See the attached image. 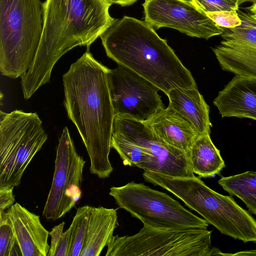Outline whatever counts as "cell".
I'll list each match as a JSON object with an SVG mask.
<instances>
[{"mask_svg":"<svg viewBox=\"0 0 256 256\" xmlns=\"http://www.w3.org/2000/svg\"><path fill=\"white\" fill-rule=\"evenodd\" d=\"M108 70L88 49L62 76L68 117L85 146L90 173L100 178H108L113 171L109 154L114 114Z\"/></svg>","mask_w":256,"mask_h":256,"instance_id":"1","label":"cell"},{"mask_svg":"<svg viewBox=\"0 0 256 256\" xmlns=\"http://www.w3.org/2000/svg\"><path fill=\"white\" fill-rule=\"evenodd\" d=\"M104 0H46L42 3V32L34 59L20 84L25 99L50 82L52 70L66 52L88 48L116 20Z\"/></svg>","mask_w":256,"mask_h":256,"instance_id":"2","label":"cell"},{"mask_svg":"<svg viewBox=\"0 0 256 256\" xmlns=\"http://www.w3.org/2000/svg\"><path fill=\"white\" fill-rule=\"evenodd\" d=\"M107 56L151 82L166 95L197 87L190 72L146 21L124 16L100 36Z\"/></svg>","mask_w":256,"mask_h":256,"instance_id":"3","label":"cell"},{"mask_svg":"<svg viewBox=\"0 0 256 256\" xmlns=\"http://www.w3.org/2000/svg\"><path fill=\"white\" fill-rule=\"evenodd\" d=\"M158 186L170 192L222 234L244 242H256V220L230 196L213 190L198 177L160 174Z\"/></svg>","mask_w":256,"mask_h":256,"instance_id":"4","label":"cell"},{"mask_svg":"<svg viewBox=\"0 0 256 256\" xmlns=\"http://www.w3.org/2000/svg\"><path fill=\"white\" fill-rule=\"evenodd\" d=\"M42 32L40 0H0V70L21 77L32 63Z\"/></svg>","mask_w":256,"mask_h":256,"instance_id":"5","label":"cell"},{"mask_svg":"<svg viewBox=\"0 0 256 256\" xmlns=\"http://www.w3.org/2000/svg\"><path fill=\"white\" fill-rule=\"evenodd\" d=\"M207 228H162L144 225L132 236H113L106 256H210L222 252L211 246Z\"/></svg>","mask_w":256,"mask_h":256,"instance_id":"6","label":"cell"},{"mask_svg":"<svg viewBox=\"0 0 256 256\" xmlns=\"http://www.w3.org/2000/svg\"><path fill=\"white\" fill-rule=\"evenodd\" d=\"M48 139L36 112H0V186H18L29 164Z\"/></svg>","mask_w":256,"mask_h":256,"instance_id":"7","label":"cell"},{"mask_svg":"<svg viewBox=\"0 0 256 256\" xmlns=\"http://www.w3.org/2000/svg\"><path fill=\"white\" fill-rule=\"evenodd\" d=\"M109 194L119 208L144 225L162 228H207L208 223L166 193L134 182L112 186Z\"/></svg>","mask_w":256,"mask_h":256,"instance_id":"8","label":"cell"},{"mask_svg":"<svg viewBox=\"0 0 256 256\" xmlns=\"http://www.w3.org/2000/svg\"><path fill=\"white\" fill-rule=\"evenodd\" d=\"M86 162L78 153L68 128L64 127L58 140L53 179L42 211L46 219L61 218L80 200Z\"/></svg>","mask_w":256,"mask_h":256,"instance_id":"9","label":"cell"},{"mask_svg":"<svg viewBox=\"0 0 256 256\" xmlns=\"http://www.w3.org/2000/svg\"><path fill=\"white\" fill-rule=\"evenodd\" d=\"M108 77L114 116L144 122L164 108L160 90L129 68L118 64Z\"/></svg>","mask_w":256,"mask_h":256,"instance_id":"10","label":"cell"},{"mask_svg":"<svg viewBox=\"0 0 256 256\" xmlns=\"http://www.w3.org/2000/svg\"><path fill=\"white\" fill-rule=\"evenodd\" d=\"M142 6L145 21L156 29L170 28L206 40L224 32L192 0H144Z\"/></svg>","mask_w":256,"mask_h":256,"instance_id":"11","label":"cell"},{"mask_svg":"<svg viewBox=\"0 0 256 256\" xmlns=\"http://www.w3.org/2000/svg\"><path fill=\"white\" fill-rule=\"evenodd\" d=\"M112 131L144 148L152 155L146 171L174 177H193L188 153L156 138L142 122L114 116Z\"/></svg>","mask_w":256,"mask_h":256,"instance_id":"12","label":"cell"},{"mask_svg":"<svg viewBox=\"0 0 256 256\" xmlns=\"http://www.w3.org/2000/svg\"><path fill=\"white\" fill-rule=\"evenodd\" d=\"M238 12L242 24L223 28L222 40L212 50L223 70L256 78V22L248 12Z\"/></svg>","mask_w":256,"mask_h":256,"instance_id":"13","label":"cell"},{"mask_svg":"<svg viewBox=\"0 0 256 256\" xmlns=\"http://www.w3.org/2000/svg\"><path fill=\"white\" fill-rule=\"evenodd\" d=\"M12 224L22 256H48L50 232L40 216L16 202L6 210Z\"/></svg>","mask_w":256,"mask_h":256,"instance_id":"14","label":"cell"},{"mask_svg":"<svg viewBox=\"0 0 256 256\" xmlns=\"http://www.w3.org/2000/svg\"><path fill=\"white\" fill-rule=\"evenodd\" d=\"M222 117L256 120V78L236 75L213 101Z\"/></svg>","mask_w":256,"mask_h":256,"instance_id":"15","label":"cell"},{"mask_svg":"<svg viewBox=\"0 0 256 256\" xmlns=\"http://www.w3.org/2000/svg\"><path fill=\"white\" fill-rule=\"evenodd\" d=\"M143 122L158 140L186 152L200 135L178 113L168 106Z\"/></svg>","mask_w":256,"mask_h":256,"instance_id":"16","label":"cell"},{"mask_svg":"<svg viewBox=\"0 0 256 256\" xmlns=\"http://www.w3.org/2000/svg\"><path fill=\"white\" fill-rule=\"evenodd\" d=\"M168 107L175 110L200 134H210V108L197 87L175 88L166 94Z\"/></svg>","mask_w":256,"mask_h":256,"instance_id":"17","label":"cell"},{"mask_svg":"<svg viewBox=\"0 0 256 256\" xmlns=\"http://www.w3.org/2000/svg\"><path fill=\"white\" fill-rule=\"evenodd\" d=\"M118 225L117 209L91 206L80 256H100Z\"/></svg>","mask_w":256,"mask_h":256,"instance_id":"18","label":"cell"},{"mask_svg":"<svg viewBox=\"0 0 256 256\" xmlns=\"http://www.w3.org/2000/svg\"><path fill=\"white\" fill-rule=\"evenodd\" d=\"M188 153L192 172L200 178L213 177L220 174L226 166L210 134L200 135Z\"/></svg>","mask_w":256,"mask_h":256,"instance_id":"19","label":"cell"},{"mask_svg":"<svg viewBox=\"0 0 256 256\" xmlns=\"http://www.w3.org/2000/svg\"><path fill=\"white\" fill-rule=\"evenodd\" d=\"M218 183L230 194L240 198L248 211L256 216V172L222 176Z\"/></svg>","mask_w":256,"mask_h":256,"instance_id":"20","label":"cell"},{"mask_svg":"<svg viewBox=\"0 0 256 256\" xmlns=\"http://www.w3.org/2000/svg\"><path fill=\"white\" fill-rule=\"evenodd\" d=\"M111 148L119 154L124 166H136L146 170L152 156L144 147L118 132L112 131Z\"/></svg>","mask_w":256,"mask_h":256,"instance_id":"21","label":"cell"},{"mask_svg":"<svg viewBox=\"0 0 256 256\" xmlns=\"http://www.w3.org/2000/svg\"><path fill=\"white\" fill-rule=\"evenodd\" d=\"M90 206L78 208L70 228V242L68 256H80L86 233L88 215Z\"/></svg>","mask_w":256,"mask_h":256,"instance_id":"22","label":"cell"},{"mask_svg":"<svg viewBox=\"0 0 256 256\" xmlns=\"http://www.w3.org/2000/svg\"><path fill=\"white\" fill-rule=\"evenodd\" d=\"M22 256L11 220L6 210L0 213V256Z\"/></svg>","mask_w":256,"mask_h":256,"instance_id":"23","label":"cell"},{"mask_svg":"<svg viewBox=\"0 0 256 256\" xmlns=\"http://www.w3.org/2000/svg\"><path fill=\"white\" fill-rule=\"evenodd\" d=\"M204 14L220 11H238L240 0H191Z\"/></svg>","mask_w":256,"mask_h":256,"instance_id":"24","label":"cell"},{"mask_svg":"<svg viewBox=\"0 0 256 256\" xmlns=\"http://www.w3.org/2000/svg\"><path fill=\"white\" fill-rule=\"evenodd\" d=\"M218 26L224 28H234L242 24L238 11H220L206 14Z\"/></svg>","mask_w":256,"mask_h":256,"instance_id":"25","label":"cell"},{"mask_svg":"<svg viewBox=\"0 0 256 256\" xmlns=\"http://www.w3.org/2000/svg\"><path fill=\"white\" fill-rule=\"evenodd\" d=\"M14 186H0V213L8 209L15 201L13 193Z\"/></svg>","mask_w":256,"mask_h":256,"instance_id":"26","label":"cell"},{"mask_svg":"<svg viewBox=\"0 0 256 256\" xmlns=\"http://www.w3.org/2000/svg\"><path fill=\"white\" fill-rule=\"evenodd\" d=\"M65 222H62L59 224L54 226L50 232V236L51 237V242L50 250L48 256H54L58 245L60 241Z\"/></svg>","mask_w":256,"mask_h":256,"instance_id":"27","label":"cell"},{"mask_svg":"<svg viewBox=\"0 0 256 256\" xmlns=\"http://www.w3.org/2000/svg\"><path fill=\"white\" fill-rule=\"evenodd\" d=\"M70 242V228L63 232L56 248L54 256H68Z\"/></svg>","mask_w":256,"mask_h":256,"instance_id":"28","label":"cell"},{"mask_svg":"<svg viewBox=\"0 0 256 256\" xmlns=\"http://www.w3.org/2000/svg\"><path fill=\"white\" fill-rule=\"evenodd\" d=\"M110 4H117L122 6H130L134 3L137 0H104Z\"/></svg>","mask_w":256,"mask_h":256,"instance_id":"29","label":"cell"},{"mask_svg":"<svg viewBox=\"0 0 256 256\" xmlns=\"http://www.w3.org/2000/svg\"><path fill=\"white\" fill-rule=\"evenodd\" d=\"M222 256H256V250L238 252L235 254H222Z\"/></svg>","mask_w":256,"mask_h":256,"instance_id":"30","label":"cell"},{"mask_svg":"<svg viewBox=\"0 0 256 256\" xmlns=\"http://www.w3.org/2000/svg\"><path fill=\"white\" fill-rule=\"evenodd\" d=\"M248 10L250 18L256 22V3L253 4L251 6L246 8Z\"/></svg>","mask_w":256,"mask_h":256,"instance_id":"31","label":"cell"},{"mask_svg":"<svg viewBox=\"0 0 256 256\" xmlns=\"http://www.w3.org/2000/svg\"><path fill=\"white\" fill-rule=\"evenodd\" d=\"M245 2H252L253 4L256 3V0H240L239 4H241Z\"/></svg>","mask_w":256,"mask_h":256,"instance_id":"32","label":"cell"}]
</instances>
